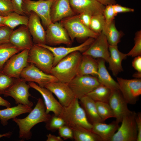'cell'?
<instances>
[{"mask_svg":"<svg viewBox=\"0 0 141 141\" xmlns=\"http://www.w3.org/2000/svg\"><path fill=\"white\" fill-rule=\"evenodd\" d=\"M136 114L134 111H131L124 117L121 126L111 141H137L138 131L135 119Z\"/></svg>","mask_w":141,"mask_h":141,"instance_id":"52a82bcc","label":"cell"},{"mask_svg":"<svg viewBox=\"0 0 141 141\" xmlns=\"http://www.w3.org/2000/svg\"><path fill=\"white\" fill-rule=\"evenodd\" d=\"M109 44L106 37L102 32L82 54L95 58H102L107 62L110 56Z\"/></svg>","mask_w":141,"mask_h":141,"instance_id":"9a60e30c","label":"cell"},{"mask_svg":"<svg viewBox=\"0 0 141 141\" xmlns=\"http://www.w3.org/2000/svg\"><path fill=\"white\" fill-rule=\"evenodd\" d=\"M54 56L49 50L34 44L30 49L28 58L29 64H32L44 72L50 74L53 67Z\"/></svg>","mask_w":141,"mask_h":141,"instance_id":"277c9868","label":"cell"},{"mask_svg":"<svg viewBox=\"0 0 141 141\" xmlns=\"http://www.w3.org/2000/svg\"><path fill=\"white\" fill-rule=\"evenodd\" d=\"M13 30L5 25L0 27V44L9 42V37Z\"/></svg>","mask_w":141,"mask_h":141,"instance_id":"60d3db41","label":"cell"},{"mask_svg":"<svg viewBox=\"0 0 141 141\" xmlns=\"http://www.w3.org/2000/svg\"><path fill=\"white\" fill-rule=\"evenodd\" d=\"M92 38H88L81 44L72 47L50 46L46 44H37L49 50L54 56L53 67L55 66L62 59L69 54L75 51H79L82 53L85 51L95 40Z\"/></svg>","mask_w":141,"mask_h":141,"instance_id":"5bb4252c","label":"cell"},{"mask_svg":"<svg viewBox=\"0 0 141 141\" xmlns=\"http://www.w3.org/2000/svg\"><path fill=\"white\" fill-rule=\"evenodd\" d=\"M5 17L0 16V27L5 26L4 24Z\"/></svg>","mask_w":141,"mask_h":141,"instance_id":"f5cc1de1","label":"cell"},{"mask_svg":"<svg viewBox=\"0 0 141 141\" xmlns=\"http://www.w3.org/2000/svg\"><path fill=\"white\" fill-rule=\"evenodd\" d=\"M102 32L110 45H117L123 35V33L117 29L114 20L109 24H106Z\"/></svg>","mask_w":141,"mask_h":141,"instance_id":"f546056e","label":"cell"},{"mask_svg":"<svg viewBox=\"0 0 141 141\" xmlns=\"http://www.w3.org/2000/svg\"><path fill=\"white\" fill-rule=\"evenodd\" d=\"M29 17L26 15L19 14L14 11L5 17L4 24L13 30L19 25L27 26Z\"/></svg>","mask_w":141,"mask_h":141,"instance_id":"d6a6232c","label":"cell"},{"mask_svg":"<svg viewBox=\"0 0 141 141\" xmlns=\"http://www.w3.org/2000/svg\"><path fill=\"white\" fill-rule=\"evenodd\" d=\"M119 90L128 104L134 105L141 95V79H125L117 77Z\"/></svg>","mask_w":141,"mask_h":141,"instance_id":"30bf717a","label":"cell"},{"mask_svg":"<svg viewBox=\"0 0 141 141\" xmlns=\"http://www.w3.org/2000/svg\"><path fill=\"white\" fill-rule=\"evenodd\" d=\"M26 81L20 78L4 93L5 97L10 96L15 100L16 104H21L32 107V102L30 101L29 97L31 96L29 90L30 87Z\"/></svg>","mask_w":141,"mask_h":141,"instance_id":"8fae6325","label":"cell"},{"mask_svg":"<svg viewBox=\"0 0 141 141\" xmlns=\"http://www.w3.org/2000/svg\"><path fill=\"white\" fill-rule=\"evenodd\" d=\"M98 69L97 60L89 55H83L77 75H89L97 77Z\"/></svg>","mask_w":141,"mask_h":141,"instance_id":"83f0119b","label":"cell"},{"mask_svg":"<svg viewBox=\"0 0 141 141\" xmlns=\"http://www.w3.org/2000/svg\"><path fill=\"white\" fill-rule=\"evenodd\" d=\"M46 109L42 99L39 98L34 108L28 115L23 119L15 118L13 120L18 125L19 128V137L28 140L32 137L31 129L39 123L48 121L51 115L46 113Z\"/></svg>","mask_w":141,"mask_h":141,"instance_id":"6da1fadb","label":"cell"},{"mask_svg":"<svg viewBox=\"0 0 141 141\" xmlns=\"http://www.w3.org/2000/svg\"><path fill=\"white\" fill-rule=\"evenodd\" d=\"M106 23L103 14L92 15L89 28L94 33L99 35L103 31Z\"/></svg>","mask_w":141,"mask_h":141,"instance_id":"836d02e7","label":"cell"},{"mask_svg":"<svg viewBox=\"0 0 141 141\" xmlns=\"http://www.w3.org/2000/svg\"><path fill=\"white\" fill-rule=\"evenodd\" d=\"M12 134V132L10 131L8 132L3 134H0V138L3 137L10 138Z\"/></svg>","mask_w":141,"mask_h":141,"instance_id":"816d5d0a","label":"cell"},{"mask_svg":"<svg viewBox=\"0 0 141 141\" xmlns=\"http://www.w3.org/2000/svg\"><path fill=\"white\" fill-rule=\"evenodd\" d=\"M45 87L55 95L63 107L68 105L75 97L66 83L58 81L48 83Z\"/></svg>","mask_w":141,"mask_h":141,"instance_id":"2e32d148","label":"cell"},{"mask_svg":"<svg viewBox=\"0 0 141 141\" xmlns=\"http://www.w3.org/2000/svg\"><path fill=\"white\" fill-rule=\"evenodd\" d=\"M70 128L73 132V138L75 141H103L101 138L91 130L79 125Z\"/></svg>","mask_w":141,"mask_h":141,"instance_id":"f1b7e54d","label":"cell"},{"mask_svg":"<svg viewBox=\"0 0 141 141\" xmlns=\"http://www.w3.org/2000/svg\"><path fill=\"white\" fill-rule=\"evenodd\" d=\"M14 11L11 0H0V16L6 17Z\"/></svg>","mask_w":141,"mask_h":141,"instance_id":"f35d334b","label":"cell"},{"mask_svg":"<svg viewBox=\"0 0 141 141\" xmlns=\"http://www.w3.org/2000/svg\"><path fill=\"white\" fill-rule=\"evenodd\" d=\"M20 77L26 81L36 83L43 87L49 83L58 81L53 75L44 72L32 64H29L23 69Z\"/></svg>","mask_w":141,"mask_h":141,"instance_id":"4fadbf2b","label":"cell"},{"mask_svg":"<svg viewBox=\"0 0 141 141\" xmlns=\"http://www.w3.org/2000/svg\"><path fill=\"white\" fill-rule=\"evenodd\" d=\"M55 0H22V9L26 15L31 11L36 13L41 20L42 25L46 28L52 22L50 12L51 5Z\"/></svg>","mask_w":141,"mask_h":141,"instance_id":"8992f818","label":"cell"},{"mask_svg":"<svg viewBox=\"0 0 141 141\" xmlns=\"http://www.w3.org/2000/svg\"><path fill=\"white\" fill-rule=\"evenodd\" d=\"M46 141H63V139L60 136H57L49 134L47 136Z\"/></svg>","mask_w":141,"mask_h":141,"instance_id":"c3c4849f","label":"cell"},{"mask_svg":"<svg viewBox=\"0 0 141 141\" xmlns=\"http://www.w3.org/2000/svg\"><path fill=\"white\" fill-rule=\"evenodd\" d=\"M79 100V103L84 109L87 119L91 124H93L98 122H104L98 114L95 101L87 95Z\"/></svg>","mask_w":141,"mask_h":141,"instance_id":"484cf974","label":"cell"},{"mask_svg":"<svg viewBox=\"0 0 141 141\" xmlns=\"http://www.w3.org/2000/svg\"><path fill=\"white\" fill-rule=\"evenodd\" d=\"M30 49H24L11 57L4 64L2 71L10 77L20 78L23 69L28 64V58Z\"/></svg>","mask_w":141,"mask_h":141,"instance_id":"9c48e42d","label":"cell"},{"mask_svg":"<svg viewBox=\"0 0 141 141\" xmlns=\"http://www.w3.org/2000/svg\"><path fill=\"white\" fill-rule=\"evenodd\" d=\"M108 103L115 116L116 121L118 124L121 122L125 115L131 111L120 90H111Z\"/></svg>","mask_w":141,"mask_h":141,"instance_id":"e0dca14e","label":"cell"},{"mask_svg":"<svg viewBox=\"0 0 141 141\" xmlns=\"http://www.w3.org/2000/svg\"><path fill=\"white\" fill-rule=\"evenodd\" d=\"M14 11L22 15H26L22 9V0H11Z\"/></svg>","mask_w":141,"mask_h":141,"instance_id":"f6af8a7d","label":"cell"},{"mask_svg":"<svg viewBox=\"0 0 141 141\" xmlns=\"http://www.w3.org/2000/svg\"><path fill=\"white\" fill-rule=\"evenodd\" d=\"M75 15L71 7L69 0H55L51 7L50 15L52 22Z\"/></svg>","mask_w":141,"mask_h":141,"instance_id":"7402d4cb","label":"cell"},{"mask_svg":"<svg viewBox=\"0 0 141 141\" xmlns=\"http://www.w3.org/2000/svg\"><path fill=\"white\" fill-rule=\"evenodd\" d=\"M99 3L104 6L116 3L115 0H96Z\"/></svg>","mask_w":141,"mask_h":141,"instance_id":"681fc988","label":"cell"},{"mask_svg":"<svg viewBox=\"0 0 141 141\" xmlns=\"http://www.w3.org/2000/svg\"><path fill=\"white\" fill-rule=\"evenodd\" d=\"M17 79L10 77L0 70V95L3 94Z\"/></svg>","mask_w":141,"mask_h":141,"instance_id":"8d00e7d4","label":"cell"},{"mask_svg":"<svg viewBox=\"0 0 141 141\" xmlns=\"http://www.w3.org/2000/svg\"><path fill=\"white\" fill-rule=\"evenodd\" d=\"M98 64L97 78L99 83L111 90H119L117 82L112 77L106 68L105 61L102 58H97Z\"/></svg>","mask_w":141,"mask_h":141,"instance_id":"d4e9b609","label":"cell"},{"mask_svg":"<svg viewBox=\"0 0 141 141\" xmlns=\"http://www.w3.org/2000/svg\"><path fill=\"white\" fill-rule=\"evenodd\" d=\"M132 65L137 72L141 74V55L135 57L132 61Z\"/></svg>","mask_w":141,"mask_h":141,"instance_id":"7dc6e473","label":"cell"},{"mask_svg":"<svg viewBox=\"0 0 141 141\" xmlns=\"http://www.w3.org/2000/svg\"><path fill=\"white\" fill-rule=\"evenodd\" d=\"M109 50L110 56L107 62L109 68L113 75L116 77L123 71L122 62L127 56L126 54L122 52L119 50L117 45H109Z\"/></svg>","mask_w":141,"mask_h":141,"instance_id":"603a6c76","label":"cell"},{"mask_svg":"<svg viewBox=\"0 0 141 141\" xmlns=\"http://www.w3.org/2000/svg\"><path fill=\"white\" fill-rule=\"evenodd\" d=\"M91 130L98 136L103 141H111L112 138L119 127L116 120L109 124L98 122L93 124Z\"/></svg>","mask_w":141,"mask_h":141,"instance_id":"cb8c5ba5","label":"cell"},{"mask_svg":"<svg viewBox=\"0 0 141 141\" xmlns=\"http://www.w3.org/2000/svg\"><path fill=\"white\" fill-rule=\"evenodd\" d=\"M21 51L10 42L0 44V70H2L4 64L11 57Z\"/></svg>","mask_w":141,"mask_h":141,"instance_id":"4dcf8cb0","label":"cell"},{"mask_svg":"<svg viewBox=\"0 0 141 141\" xmlns=\"http://www.w3.org/2000/svg\"><path fill=\"white\" fill-rule=\"evenodd\" d=\"M28 84L31 87L38 92L42 95L44 100V103L47 114L52 112L54 115L59 116L61 113L63 107L54 97L52 93L45 87L39 86L34 82L30 81Z\"/></svg>","mask_w":141,"mask_h":141,"instance_id":"ac0fdd59","label":"cell"},{"mask_svg":"<svg viewBox=\"0 0 141 141\" xmlns=\"http://www.w3.org/2000/svg\"><path fill=\"white\" fill-rule=\"evenodd\" d=\"M134 45L132 48L127 53V56L135 57L141 55V31L137 32L134 39Z\"/></svg>","mask_w":141,"mask_h":141,"instance_id":"74e56055","label":"cell"},{"mask_svg":"<svg viewBox=\"0 0 141 141\" xmlns=\"http://www.w3.org/2000/svg\"><path fill=\"white\" fill-rule=\"evenodd\" d=\"M138 131L137 141H141V113H136L135 117Z\"/></svg>","mask_w":141,"mask_h":141,"instance_id":"bcb514c9","label":"cell"},{"mask_svg":"<svg viewBox=\"0 0 141 141\" xmlns=\"http://www.w3.org/2000/svg\"><path fill=\"white\" fill-rule=\"evenodd\" d=\"M46 123V129L52 131L58 130L61 127L66 125L64 121L62 118L54 115H51L49 120Z\"/></svg>","mask_w":141,"mask_h":141,"instance_id":"d590c367","label":"cell"},{"mask_svg":"<svg viewBox=\"0 0 141 141\" xmlns=\"http://www.w3.org/2000/svg\"><path fill=\"white\" fill-rule=\"evenodd\" d=\"M70 6L76 14L90 13L92 15L103 14L105 6L96 0H69Z\"/></svg>","mask_w":141,"mask_h":141,"instance_id":"ffe728a7","label":"cell"},{"mask_svg":"<svg viewBox=\"0 0 141 141\" xmlns=\"http://www.w3.org/2000/svg\"><path fill=\"white\" fill-rule=\"evenodd\" d=\"M58 130L59 136L63 140L73 138V132L70 127L65 125L60 127Z\"/></svg>","mask_w":141,"mask_h":141,"instance_id":"b9f144b4","label":"cell"},{"mask_svg":"<svg viewBox=\"0 0 141 141\" xmlns=\"http://www.w3.org/2000/svg\"><path fill=\"white\" fill-rule=\"evenodd\" d=\"M83 55L76 51L67 55L61 60L51 70L50 74L58 81L67 83L77 75Z\"/></svg>","mask_w":141,"mask_h":141,"instance_id":"7a4b0ae2","label":"cell"},{"mask_svg":"<svg viewBox=\"0 0 141 141\" xmlns=\"http://www.w3.org/2000/svg\"><path fill=\"white\" fill-rule=\"evenodd\" d=\"M67 84L79 100L100 84L97 76L89 75H77Z\"/></svg>","mask_w":141,"mask_h":141,"instance_id":"ba28073f","label":"cell"},{"mask_svg":"<svg viewBox=\"0 0 141 141\" xmlns=\"http://www.w3.org/2000/svg\"><path fill=\"white\" fill-rule=\"evenodd\" d=\"M78 15L81 22L86 26L89 28L92 15L87 12L83 13Z\"/></svg>","mask_w":141,"mask_h":141,"instance_id":"ee69618b","label":"cell"},{"mask_svg":"<svg viewBox=\"0 0 141 141\" xmlns=\"http://www.w3.org/2000/svg\"><path fill=\"white\" fill-rule=\"evenodd\" d=\"M112 5L109 4L105 6L103 11V14L107 24H110L114 20L116 15L114 13Z\"/></svg>","mask_w":141,"mask_h":141,"instance_id":"ab89813d","label":"cell"},{"mask_svg":"<svg viewBox=\"0 0 141 141\" xmlns=\"http://www.w3.org/2000/svg\"><path fill=\"white\" fill-rule=\"evenodd\" d=\"M96 104L98 114L104 121L109 118H115L113 112L108 103L96 101Z\"/></svg>","mask_w":141,"mask_h":141,"instance_id":"e575fe53","label":"cell"},{"mask_svg":"<svg viewBox=\"0 0 141 141\" xmlns=\"http://www.w3.org/2000/svg\"><path fill=\"white\" fill-rule=\"evenodd\" d=\"M46 31V44L50 46L61 44L70 46L72 42L66 30L58 22H51Z\"/></svg>","mask_w":141,"mask_h":141,"instance_id":"7c38bea8","label":"cell"},{"mask_svg":"<svg viewBox=\"0 0 141 141\" xmlns=\"http://www.w3.org/2000/svg\"><path fill=\"white\" fill-rule=\"evenodd\" d=\"M9 42L21 51L30 49L34 44L28 27L25 25H21L18 28L13 30Z\"/></svg>","mask_w":141,"mask_h":141,"instance_id":"d6986e66","label":"cell"},{"mask_svg":"<svg viewBox=\"0 0 141 141\" xmlns=\"http://www.w3.org/2000/svg\"><path fill=\"white\" fill-rule=\"evenodd\" d=\"M32 109V107L19 104L16 106L0 110L1 122L3 126H6L8 124L9 120L16 118L21 114L29 113Z\"/></svg>","mask_w":141,"mask_h":141,"instance_id":"4316f807","label":"cell"},{"mask_svg":"<svg viewBox=\"0 0 141 141\" xmlns=\"http://www.w3.org/2000/svg\"><path fill=\"white\" fill-rule=\"evenodd\" d=\"M28 15L27 26L33 42L37 44H46V31L41 24L40 17L33 11H31Z\"/></svg>","mask_w":141,"mask_h":141,"instance_id":"44dd1931","label":"cell"},{"mask_svg":"<svg viewBox=\"0 0 141 141\" xmlns=\"http://www.w3.org/2000/svg\"><path fill=\"white\" fill-rule=\"evenodd\" d=\"M112 5L114 11L116 15L119 13L133 12L134 11L133 8L123 6L118 4Z\"/></svg>","mask_w":141,"mask_h":141,"instance_id":"7bdbcfd3","label":"cell"},{"mask_svg":"<svg viewBox=\"0 0 141 141\" xmlns=\"http://www.w3.org/2000/svg\"><path fill=\"white\" fill-rule=\"evenodd\" d=\"M3 106L7 107H10L11 104L8 101L4 99L0 96V106Z\"/></svg>","mask_w":141,"mask_h":141,"instance_id":"f907efd6","label":"cell"},{"mask_svg":"<svg viewBox=\"0 0 141 141\" xmlns=\"http://www.w3.org/2000/svg\"><path fill=\"white\" fill-rule=\"evenodd\" d=\"M79 100L75 97L68 105L63 107V110L58 116L63 120L66 125L70 127L79 125L91 130L92 125L88 121Z\"/></svg>","mask_w":141,"mask_h":141,"instance_id":"3957f363","label":"cell"},{"mask_svg":"<svg viewBox=\"0 0 141 141\" xmlns=\"http://www.w3.org/2000/svg\"><path fill=\"white\" fill-rule=\"evenodd\" d=\"M60 22L72 42L75 38H92L95 39L98 35L84 25L80 20L78 15L64 18Z\"/></svg>","mask_w":141,"mask_h":141,"instance_id":"5b68a950","label":"cell"},{"mask_svg":"<svg viewBox=\"0 0 141 141\" xmlns=\"http://www.w3.org/2000/svg\"><path fill=\"white\" fill-rule=\"evenodd\" d=\"M111 92V90L110 89L100 84L86 95L95 102L108 103Z\"/></svg>","mask_w":141,"mask_h":141,"instance_id":"1f68e13d","label":"cell"}]
</instances>
